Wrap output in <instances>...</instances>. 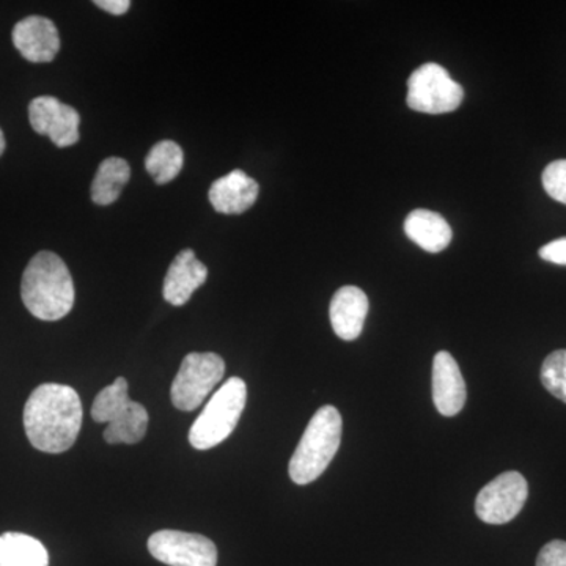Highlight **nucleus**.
I'll list each match as a JSON object with an SVG mask.
<instances>
[{"label":"nucleus","instance_id":"obj_25","mask_svg":"<svg viewBox=\"0 0 566 566\" xmlns=\"http://www.w3.org/2000/svg\"><path fill=\"white\" fill-rule=\"evenodd\" d=\"M95 6L107 11V13L120 17V14H125L129 10L132 2L129 0H96Z\"/></svg>","mask_w":566,"mask_h":566},{"label":"nucleus","instance_id":"obj_20","mask_svg":"<svg viewBox=\"0 0 566 566\" xmlns=\"http://www.w3.org/2000/svg\"><path fill=\"white\" fill-rule=\"evenodd\" d=\"M132 401L128 395V381L120 376L96 395L92 406V419L96 423H111L115 416L120 415Z\"/></svg>","mask_w":566,"mask_h":566},{"label":"nucleus","instance_id":"obj_15","mask_svg":"<svg viewBox=\"0 0 566 566\" xmlns=\"http://www.w3.org/2000/svg\"><path fill=\"white\" fill-rule=\"evenodd\" d=\"M405 233L412 243L430 253H439L452 243L453 232L438 212L415 210L405 221Z\"/></svg>","mask_w":566,"mask_h":566},{"label":"nucleus","instance_id":"obj_19","mask_svg":"<svg viewBox=\"0 0 566 566\" xmlns=\"http://www.w3.org/2000/svg\"><path fill=\"white\" fill-rule=\"evenodd\" d=\"M185 153L172 140L158 142L145 159V169L158 185H167L180 175Z\"/></svg>","mask_w":566,"mask_h":566},{"label":"nucleus","instance_id":"obj_12","mask_svg":"<svg viewBox=\"0 0 566 566\" xmlns=\"http://www.w3.org/2000/svg\"><path fill=\"white\" fill-rule=\"evenodd\" d=\"M207 279L208 268L197 259L192 249H185L175 256L164 279V300L175 307H181L189 303L193 292L199 290Z\"/></svg>","mask_w":566,"mask_h":566},{"label":"nucleus","instance_id":"obj_21","mask_svg":"<svg viewBox=\"0 0 566 566\" xmlns=\"http://www.w3.org/2000/svg\"><path fill=\"white\" fill-rule=\"evenodd\" d=\"M542 382L545 389L566 403V349H557L542 365Z\"/></svg>","mask_w":566,"mask_h":566},{"label":"nucleus","instance_id":"obj_16","mask_svg":"<svg viewBox=\"0 0 566 566\" xmlns=\"http://www.w3.org/2000/svg\"><path fill=\"white\" fill-rule=\"evenodd\" d=\"M0 566H50V554L33 536L7 532L0 535Z\"/></svg>","mask_w":566,"mask_h":566},{"label":"nucleus","instance_id":"obj_14","mask_svg":"<svg viewBox=\"0 0 566 566\" xmlns=\"http://www.w3.org/2000/svg\"><path fill=\"white\" fill-rule=\"evenodd\" d=\"M259 192V182L237 169L212 182L208 197L212 208L221 214H241L253 207Z\"/></svg>","mask_w":566,"mask_h":566},{"label":"nucleus","instance_id":"obj_8","mask_svg":"<svg viewBox=\"0 0 566 566\" xmlns=\"http://www.w3.org/2000/svg\"><path fill=\"white\" fill-rule=\"evenodd\" d=\"M148 551L169 566H216L218 549L207 536L180 531H159L148 538Z\"/></svg>","mask_w":566,"mask_h":566},{"label":"nucleus","instance_id":"obj_23","mask_svg":"<svg viewBox=\"0 0 566 566\" xmlns=\"http://www.w3.org/2000/svg\"><path fill=\"white\" fill-rule=\"evenodd\" d=\"M536 566H566V542L554 539L539 551Z\"/></svg>","mask_w":566,"mask_h":566},{"label":"nucleus","instance_id":"obj_26","mask_svg":"<svg viewBox=\"0 0 566 566\" xmlns=\"http://www.w3.org/2000/svg\"><path fill=\"white\" fill-rule=\"evenodd\" d=\"M6 151V137H3L2 129H0V156Z\"/></svg>","mask_w":566,"mask_h":566},{"label":"nucleus","instance_id":"obj_3","mask_svg":"<svg viewBox=\"0 0 566 566\" xmlns=\"http://www.w3.org/2000/svg\"><path fill=\"white\" fill-rule=\"evenodd\" d=\"M342 416L334 406H323L305 428L290 460V476L296 485H308L329 468L342 442Z\"/></svg>","mask_w":566,"mask_h":566},{"label":"nucleus","instance_id":"obj_10","mask_svg":"<svg viewBox=\"0 0 566 566\" xmlns=\"http://www.w3.org/2000/svg\"><path fill=\"white\" fill-rule=\"evenodd\" d=\"M14 48L25 61L52 62L61 51V36L54 22L43 17L24 18L11 32Z\"/></svg>","mask_w":566,"mask_h":566},{"label":"nucleus","instance_id":"obj_24","mask_svg":"<svg viewBox=\"0 0 566 566\" xmlns=\"http://www.w3.org/2000/svg\"><path fill=\"white\" fill-rule=\"evenodd\" d=\"M545 262L558 264V266H566V237L558 238V240L551 241L543 245L538 251Z\"/></svg>","mask_w":566,"mask_h":566},{"label":"nucleus","instance_id":"obj_7","mask_svg":"<svg viewBox=\"0 0 566 566\" xmlns=\"http://www.w3.org/2000/svg\"><path fill=\"white\" fill-rule=\"evenodd\" d=\"M527 497V480L520 472H504L476 495L475 513L483 523L501 526L520 515Z\"/></svg>","mask_w":566,"mask_h":566},{"label":"nucleus","instance_id":"obj_6","mask_svg":"<svg viewBox=\"0 0 566 566\" xmlns=\"http://www.w3.org/2000/svg\"><path fill=\"white\" fill-rule=\"evenodd\" d=\"M463 99V87L438 63H424L409 76L406 96L409 109L431 115L447 114L457 111Z\"/></svg>","mask_w":566,"mask_h":566},{"label":"nucleus","instance_id":"obj_11","mask_svg":"<svg viewBox=\"0 0 566 566\" xmlns=\"http://www.w3.org/2000/svg\"><path fill=\"white\" fill-rule=\"evenodd\" d=\"M465 382L452 354L439 352L433 360V401L439 415L453 417L463 411Z\"/></svg>","mask_w":566,"mask_h":566},{"label":"nucleus","instance_id":"obj_9","mask_svg":"<svg viewBox=\"0 0 566 566\" xmlns=\"http://www.w3.org/2000/svg\"><path fill=\"white\" fill-rule=\"evenodd\" d=\"M29 120L33 132L50 137L59 148L71 147L80 140V114L54 96L32 99L29 104Z\"/></svg>","mask_w":566,"mask_h":566},{"label":"nucleus","instance_id":"obj_17","mask_svg":"<svg viewBox=\"0 0 566 566\" xmlns=\"http://www.w3.org/2000/svg\"><path fill=\"white\" fill-rule=\"evenodd\" d=\"M132 178L129 164L122 158H106L96 170L92 182V200L99 207H107L120 197L123 188Z\"/></svg>","mask_w":566,"mask_h":566},{"label":"nucleus","instance_id":"obj_1","mask_svg":"<svg viewBox=\"0 0 566 566\" xmlns=\"http://www.w3.org/2000/svg\"><path fill=\"white\" fill-rule=\"evenodd\" d=\"M82 416L81 398L73 387L41 385L25 403V434L40 452L63 453L76 442Z\"/></svg>","mask_w":566,"mask_h":566},{"label":"nucleus","instance_id":"obj_18","mask_svg":"<svg viewBox=\"0 0 566 566\" xmlns=\"http://www.w3.org/2000/svg\"><path fill=\"white\" fill-rule=\"evenodd\" d=\"M148 411L144 405L132 401L120 415L115 416L104 430L107 444H137L145 438L148 430Z\"/></svg>","mask_w":566,"mask_h":566},{"label":"nucleus","instance_id":"obj_2","mask_svg":"<svg viewBox=\"0 0 566 566\" xmlns=\"http://www.w3.org/2000/svg\"><path fill=\"white\" fill-rule=\"evenodd\" d=\"M74 282L57 253H36L22 274L21 297L28 311L43 322H57L74 305Z\"/></svg>","mask_w":566,"mask_h":566},{"label":"nucleus","instance_id":"obj_13","mask_svg":"<svg viewBox=\"0 0 566 566\" xmlns=\"http://www.w3.org/2000/svg\"><path fill=\"white\" fill-rule=\"evenodd\" d=\"M368 315V297L357 286H342L331 301L329 316L335 335L342 340H356L363 334Z\"/></svg>","mask_w":566,"mask_h":566},{"label":"nucleus","instance_id":"obj_4","mask_svg":"<svg viewBox=\"0 0 566 566\" xmlns=\"http://www.w3.org/2000/svg\"><path fill=\"white\" fill-rule=\"evenodd\" d=\"M248 401V386L243 379L233 376L221 386L205 406L189 431V442L193 449L210 450L221 444L233 433Z\"/></svg>","mask_w":566,"mask_h":566},{"label":"nucleus","instance_id":"obj_22","mask_svg":"<svg viewBox=\"0 0 566 566\" xmlns=\"http://www.w3.org/2000/svg\"><path fill=\"white\" fill-rule=\"evenodd\" d=\"M543 188L551 199L566 205V159L551 163L543 170L542 175Z\"/></svg>","mask_w":566,"mask_h":566},{"label":"nucleus","instance_id":"obj_5","mask_svg":"<svg viewBox=\"0 0 566 566\" xmlns=\"http://www.w3.org/2000/svg\"><path fill=\"white\" fill-rule=\"evenodd\" d=\"M226 363L216 353H191L182 359L175 376L170 398L175 408L191 412L200 408L208 395L222 381Z\"/></svg>","mask_w":566,"mask_h":566}]
</instances>
